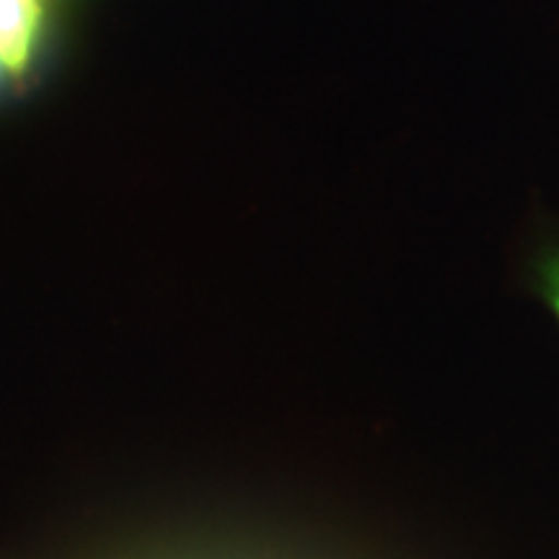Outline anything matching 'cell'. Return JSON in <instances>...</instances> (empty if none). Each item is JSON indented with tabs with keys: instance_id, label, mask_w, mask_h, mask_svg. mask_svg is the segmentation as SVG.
I'll return each mask as SVG.
<instances>
[{
	"instance_id": "obj_2",
	"label": "cell",
	"mask_w": 559,
	"mask_h": 559,
	"mask_svg": "<svg viewBox=\"0 0 559 559\" xmlns=\"http://www.w3.org/2000/svg\"><path fill=\"white\" fill-rule=\"evenodd\" d=\"M539 277H542V293L549 300V306L559 317V251H551L539 264Z\"/></svg>"
},
{
	"instance_id": "obj_1",
	"label": "cell",
	"mask_w": 559,
	"mask_h": 559,
	"mask_svg": "<svg viewBox=\"0 0 559 559\" xmlns=\"http://www.w3.org/2000/svg\"><path fill=\"white\" fill-rule=\"evenodd\" d=\"M39 0H0V73H21L39 29Z\"/></svg>"
}]
</instances>
